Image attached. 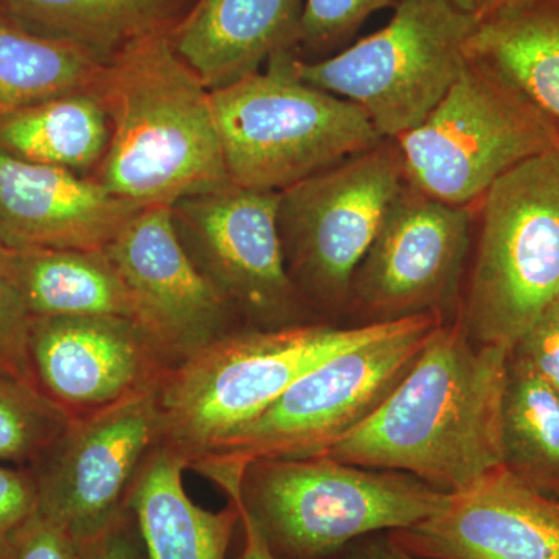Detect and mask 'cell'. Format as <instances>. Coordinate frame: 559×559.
Segmentation results:
<instances>
[{"instance_id":"d590c367","label":"cell","mask_w":559,"mask_h":559,"mask_svg":"<svg viewBox=\"0 0 559 559\" xmlns=\"http://www.w3.org/2000/svg\"><path fill=\"white\" fill-rule=\"evenodd\" d=\"M521 2H524V0H491V2H489L488 9L485 10L484 14H481L480 20L489 16V14L498 13L500 10L509 9V7L516 5V3Z\"/></svg>"},{"instance_id":"d4e9b609","label":"cell","mask_w":559,"mask_h":559,"mask_svg":"<svg viewBox=\"0 0 559 559\" xmlns=\"http://www.w3.org/2000/svg\"><path fill=\"white\" fill-rule=\"evenodd\" d=\"M502 462L518 479L559 499V396L511 349L502 400Z\"/></svg>"},{"instance_id":"7a4b0ae2","label":"cell","mask_w":559,"mask_h":559,"mask_svg":"<svg viewBox=\"0 0 559 559\" xmlns=\"http://www.w3.org/2000/svg\"><path fill=\"white\" fill-rule=\"evenodd\" d=\"M168 32L114 55L94 87L108 114L110 140L91 178L143 209L171 205L230 180L212 92L173 49Z\"/></svg>"},{"instance_id":"8fae6325","label":"cell","mask_w":559,"mask_h":559,"mask_svg":"<svg viewBox=\"0 0 559 559\" xmlns=\"http://www.w3.org/2000/svg\"><path fill=\"white\" fill-rule=\"evenodd\" d=\"M278 198L280 191L229 180L170 205L173 226L194 266L249 329L280 330L319 320L286 271Z\"/></svg>"},{"instance_id":"83f0119b","label":"cell","mask_w":559,"mask_h":559,"mask_svg":"<svg viewBox=\"0 0 559 559\" xmlns=\"http://www.w3.org/2000/svg\"><path fill=\"white\" fill-rule=\"evenodd\" d=\"M401 0H304L299 47L312 53L337 49L377 11L395 9Z\"/></svg>"},{"instance_id":"f1b7e54d","label":"cell","mask_w":559,"mask_h":559,"mask_svg":"<svg viewBox=\"0 0 559 559\" xmlns=\"http://www.w3.org/2000/svg\"><path fill=\"white\" fill-rule=\"evenodd\" d=\"M5 559H81L79 540L38 510L13 533Z\"/></svg>"},{"instance_id":"5b68a950","label":"cell","mask_w":559,"mask_h":559,"mask_svg":"<svg viewBox=\"0 0 559 559\" xmlns=\"http://www.w3.org/2000/svg\"><path fill=\"white\" fill-rule=\"evenodd\" d=\"M296 50L212 92L213 116L231 182L283 191L382 142L369 117L345 98L305 83Z\"/></svg>"},{"instance_id":"d6986e66","label":"cell","mask_w":559,"mask_h":559,"mask_svg":"<svg viewBox=\"0 0 559 559\" xmlns=\"http://www.w3.org/2000/svg\"><path fill=\"white\" fill-rule=\"evenodd\" d=\"M183 460L156 448L128 499L146 559H226L240 511L234 502L221 511L194 503L183 488Z\"/></svg>"},{"instance_id":"7402d4cb","label":"cell","mask_w":559,"mask_h":559,"mask_svg":"<svg viewBox=\"0 0 559 559\" xmlns=\"http://www.w3.org/2000/svg\"><path fill=\"white\" fill-rule=\"evenodd\" d=\"M110 140L108 114L95 91L40 102L0 121V153L91 176Z\"/></svg>"},{"instance_id":"d6a6232c","label":"cell","mask_w":559,"mask_h":559,"mask_svg":"<svg viewBox=\"0 0 559 559\" xmlns=\"http://www.w3.org/2000/svg\"><path fill=\"white\" fill-rule=\"evenodd\" d=\"M336 559H423L404 550L389 538L388 532L374 533L349 544Z\"/></svg>"},{"instance_id":"4fadbf2b","label":"cell","mask_w":559,"mask_h":559,"mask_svg":"<svg viewBox=\"0 0 559 559\" xmlns=\"http://www.w3.org/2000/svg\"><path fill=\"white\" fill-rule=\"evenodd\" d=\"M156 389L70 419L60 439L28 466L39 513L79 543L128 510L140 471L160 447Z\"/></svg>"},{"instance_id":"ba28073f","label":"cell","mask_w":559,"mask_h":559,"mask_svg":"<svg viewBox=\"0 0 559 559\" xmlns=\"http://www.w3.org/2000/svg\"><path fill=\"white\" fill-rule=\"evenodd\" d=\"M395 140L412 187L477 207L496 180L557 148L559 127L506 76L468 58L439 105Z\"/></svg>"},{"instance_id":"3957f363","label":"cell","mask_w":559,"mask_h":559,"mask_svg":"<svg viewBox=\"0 0 559 559\" xmlns=\"http://www.w3.org/2000/svg\"><path fill=\"white\" fill-rule=\"evenodd\" d=\"M227 498L278 559H336L355 540L428 520L450 495L412 474L318 455L249 463Z\"/></svg>"},{"instance_id":"2e32d148","label":"cell","mask_w":559,"mask_h":559,"mask_svg":"<svg viewBox=\"0 0 559 559\" xmlns=\"http://www.w3.org/2000/svg\"><path fill=\"white\" fill-rule=\"evenodd\" d=\"M388 535L423 559H559V499L500 465L439 513Z\"/></svg>"},{"instance_id":"52a82bcc","label":"cell","mask_w":559,"mask_h":559,"mask_svg":"<svg viewBox=\"0 0 559 559\" xmlns=\"http://www.w3.org/2000/svg\"><path fill=\"white\" fill-rule=\"evenodd\" d=\"M476 223L460 318L476 344L511 349L559 301V146L496 180Z\"/></svg>"},{"instance_id":"5bb4252c","label":"cell","mask_w":559,"mask_h":559,"mask_svg":"<svg viewBox=\"0 0 559 559\" xmlns=\"http://www.w3.org/2000/svg\"><path fill=\"white\" fill-rule=\"evenodd\" d=\"M134 304V323L165 370L245 329L183 249L170 205L140 210L105 249Z\"/></svg>"},{"instance_id":"e0dca14e","label":"cell","mask_w":559,"mask_h":559,"mask_svg":"<svg viewBox=\"0 0 559 559\" xmlns=\"http://www.w3.org/2000/svg\"><path fill=\"white\" fill-rule=\"evenodd\" d=\"M91 176L0 153V242L24 249H106L142 210Z\"/></svg>"},{"instance_id":"30bf717a","label":"cell","mask_w":559,"mask_h":559,"mask_svg":"<svg viewBox=\"0 0 559 559\" xmlns=\"http://www.w3.org/2000/svg\"><path fill=\"white\" fill-rule=\"evenodd\" d=\"M406 183L395 139L280 191L286 271L319 320L348 308L353 274Z\"/></svg>"},{"instance_id":"603a6c76","label":"cell","mask_w":559,"mask_h":559,"mask_svg":"<svg viewBox=\"0 0 559 559\" xmlns=\"http://www.w3.org/2000/svg\"><path fill=\"white\" fill-rule=\"evenodd\" d=\"M182 0H0L32 31L68 40L103 62L134 40L168 32Z\"/></svg>"},{"instance_id":"7c38bea8","label":"cell","mask_w":559,"mask_h":559,"mask_svg":"<svg viewBox=\"0 0 559 559\" xmlns=\"http://www.w3.org/2000/svg\"><path fill=\"white\" fill-rule=\"evenodd\" d=\"M476 216L477 207L433 200L406 180L353 274L347 312L358 325L457 318Z\"/></svg>"},{"instance_id":"e575fe53","label":"cell","mask_w":559,"mask_h":559,"mask_svg":"<svg viewBox=\"0 0 559 559\" xmlns=\"http://www.w3.org/2000/svg\"><path fill=\"white\" fill-rule=\"evenodd\" d=\"M450 2L455 9L466 14H473V16L479 17L480 21L481 14L488 9L491 0H450Z\"/></svg>"},{"instance_id":"ac0fdd59","label":"cell","mask_w":559,"mask_h":559,"mask_svg":"<svg viewBox=\"0 0 559 559\" xmlns=\"http://www.w3.org/2000/svg\"><path fill=\"white\" fill-rule=\"evenodd\" d=\"M304 0H197L168 32L173 49L210 91L297 50Z\"/></svg>"},{"instance_id":"8992f818","label":"cell","mask_w":559,"mask_h":559,"mask_svg":"<svg viewBox=\"0 0 559 559\" xmlns=\"http://www.w3.org/2000/svg\"><path fill=\"white\" fill-rule=\"evenodd\" d=\"M443 318L390 322L370 340L342 349L307 371L248 426L194 460L209 480L241 476L264 459L316 457L344 440L381 406L421 355Z\"/></svg>"},{"instance_id":"6da1fadb","label":"cell","mask_w":559,"mask_h":559,"mask_svg":"<svg viewBox=\"0 0 559 559\" xmlns=\"http://www.w3.org/2000/svg\"><path fill=\"white\" fill-rule=\"evenodd\" d=\"M510 348L476 344L444 320L380 407L322 457L412 474L462 491L502 462V400ZM318 457V455H316Z\"/></svg>"},{"instance_id":"4dcf8cb0","label":"cell","mask_w":559,"mask_h":559,"mask_svg":"<svg viewBox=\"0 0 559 559\" xmlns=\"http://www.w3.org/2000/svg\"><path fill=\"white\" fill-rule=\"evenodd\" d=\"M38 510V492L28 468L0 466V559L13 533Z\"/></svg>"},{"instance_id":"ffe728a7","label":"cell","mask_w":559,"mask_h":559,"mask_svg":"<svg viewBox=\"0 0 559 559\" xmlns=\"http://www.w3.org/2000/svg\"><path fill=\"white\" fill-rule=\"evenodd\" d=\"M10 257L33 318L116 316L134 322L130 290L105 249H10Z\"/></svg>"},{"instance_id":"f546056e","label":"cell","mask_w":559,"mask_h":559,"mask_svg":"<svg viewBox=\"0 0 559 559\" xmlns=\"http://www.w3.org/2000/svg\"><path fill=\"white\" fill-rule=\"evenodd\" d=\"M511 353L524 359L559 396V301L533 323Z\"/></svg>"},{"instance_id":"9c48e42d","label":"cell","mask_w":559,"mask_h":559,"mask_svg":"<svg viewBox=\"0 0 559 559\" xmlns=\"http://www.w3.org/2000/svg\"><path fill=\"white\" fill-rule=\"evenodd\" d=\"M479 17L450 0H401L380 32L322 60L294 61L305 83L358 106L382 139L421 123L468 62Z\"/></svg>"},{"instance_id":"484cf974","label":"cell","mask_w":559,"mask_h":559,"mask_svg":"<svg viewBox=\"0 0 559 559\" xmlns=\"http://www.w3.org/2000/svg\"><path fill=\"white\" fill-rule=\"evenodd\" d=\"M70 419L36 385L0 374V462L28 468L60 439Z\"/></svg>"},{"instance_id":"1f68e13d","label":"cell","mask_w":559,"mask_h":559,"mask_svg":"<svg viewBox=\"0 0 559 559\" xmlns=\"http://www.w3.org/2000/svg\"><path fill=\"white\" fill-rule=\"evenodd\" d=\"M81 559H146L134 514L128 509L108 528L80 543Z\"/></svg>"},{"instance_id":"4316f807","label":"cell","mask_w":559,"mask_h":559,"mask_svg":"<svg viewBox=\"0 0 559 559\" xmlns=\"http://www.w3.org/2000/svg\"><path fill=\"white\" fill-rule=\"evenodd\" d=\"M32 320L10 249L0 242V374L36 385L28 355Z\"/></svg>"},{"instance_id":"44dd1931","label":"cell","mask_w":559,"mask_h":559,"mask_svg":"<svg viewBox=\"0 0 559 559\" xmlns=\"http://www.w3.org/2000/svg\"><path fill=\"white\" fill-rule=\"evenodd\" d=\"M559 127V0H524L479 21L466 47Z\"/></svg>"},{"instance_id":"cb8c5ba5","label":"cell","mask_w":559,"mask_h":559,"mask_svg":"<svg viewBox=\"0 0 559 559\" xmlns=\"http://www.w3.org/2000/svg\"><path fill=\"white\" fill-rule=\"evenodd\" d=\"M105 62L0 9V121L40 102L92 91Z\"/></svg>"},{"instance_id":"9a60e30c","label":"cell","mask_w":559,"mask_h":559,"mask_svg":"<svg viewBox=\"0 0 559 559\" xmlns=\"http://www.w3.org/2000/svg\"><path fill=\"white\" fill-rule=\"evenodd\" d=\"M28 355L36 385L70 417H83L157 388L164 374L131 319L33 318Z\"/></svg>"},{"instance_id":"277c9868","label":"cell","mask_w":559,"mask_h":559,"mask_svg":"<svg viewBox=\"0 0 559 559\" xmlns=\"http://www.w3.org/2000/svg\"><path fill=\"white\" fill-rule=\"evenodd\" d=\"M390 323V322H389ZM389 323L240 329L164 374L156 389L160 447L187 465L264 414L307 371Z\"/></svg>"},{"instance_id":"836d02e7","label":"cell","mask_w":559,"mask_h":559,"mask_svg":"<svg viewBox=\"0 0 559 559\" xmlns=\"http://www.w3.org/2000/svg\"><path fill=\"white\" fill-rule=\"evenodd\" d=\"M240 511V510H238ZM240 525L242 532V547L237 559H278L264 543L255 525L240 511Z\"/></svg>"}]
</instances>
